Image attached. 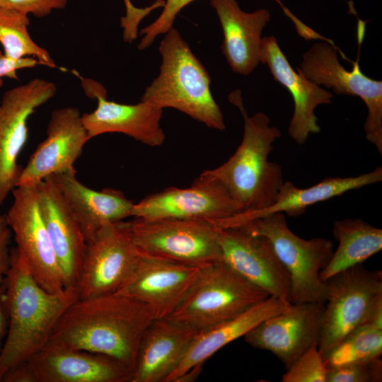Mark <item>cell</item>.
<instances>
[{
    "mask_svg": "<svg viewBox=\"0 0 382 382\" xmlns=\"http://www.w3.org/2000/svg\"><path fill=\"white\" fill-rule=\"evenodd\" d=\"M28 15L0 6V44L4 54L13 59L33 57L40 65L56 66L49 52L39 46L28 33Z\"/></svg>",
    "mask_w": 382,
    "mask_h": 382,
    "instance_id": "obj_28",
    "label": "cell"
},
{
    "mask_svg": "<svg viewBox=\"0 0 382 382\" xmlns=\"http://www.w3.org/2000/svg\"><path fill=\"white\" fill-rule=\"evenodd\" d=\"M141 257L128 221L103 226L86 243L76 285L79 298L117 292L131 277Z\"/></svg>",
    "mask_w": 382,
    "mask_h": 382,
    "instance_id": "obj_9",
    "label": "cell"
},
{
    "mask_svg": "<svg viewBox=\"0 0 382 382\" xmlns=\"http://www.w3.org/2000/svg\"><path fill=\"white\" fill-rule=\"evenodd\" d=\"M218 243L228 267L270 296L291 303L289 273L266 238L238 227L219 228Z\"/></svg>",
    "mask_w": 382,
    "mask_h": 382,
    "instance_id": "obj_14",
    "label": "cell"
},
{
    "mask_svg": "<svg viewBox=\"0 0 382 382\" xmlns=\"http://www.w3.org/2000/svg\"><path fill=\"white\" fill-rule=\"evenodd\" d=\"M128 224L133 242L143 255L199 267L221 260L219 228L213 221L134 218Z\"/></svg>",
    "mask_w": 382,
    "mask_h": 382,
    "instance_id": "obj_8",
    "label": "cell"
},
{
    "mask_svg": "<svg viewBox=\"0 0 382 382\" xmlns=\"http://www.w3.org/2000/svg\"><path fill=\"white\" fill-rule=\"evenodd\" d=\"M327 371L318 344L315 343L286 369L282 381L325 382Z\"/></svg>",
    "mask_w": 382,
    "mask_h": 382,
    "instance_id": "obj_30",
    "label": "cell"
},
{
    "mask_svg": "<svg viewBox=\"0 0 382 382\" xmlns=\"http://www.w3.org/2000/svg\"><path fill=\"white\" fill-rule=\"evenodd\" d=\"M69 0H0V6L42 18L52 11L64 9Z\"/></svg>",
    "mask_w": 382,
    "mask_h": 382,
    "instance_id": "obj_34",
    "label": "cell"
},
{
    "mask_svg": "<svg viewBox=\"0 0 382 382\" xmlns=\"http://www.w3.org/2000/svg\"><path fill=\"white\" fill-rule=\"evenodd\" d=\"M11 238L12 231L4 216L0 221V286L4 283L11 266V249H9Z\"/></svg>",
    "mask_w": 382,
    "mask_h": 382,
    "instance_id": "obj_36",
    "label": "cell"
},
{
    "mask_svg": "<svg viewBox=\"0 0 382 382\" xmlns=\"http://www.w3.org/2000/svg\"><path fill=\"white\" fill-rule=\"evenodd\" d=\"M222 260L205 266L182 303L166 317L201 333L268 298Z\"/></svg>",
    "mask_w": 382,
    "mask_h": 382,
    "instance_id": "obj_6",
    "label": "cell"
},
{
    "mask_svg": "<svg viewBox=\"0 0 382 382\" xmlns=\"http://www.w3.org/2000/svg\"><path fill=\"white\" fill-rule=\"evenodd\" d=\"M36 187L41 214L62 271L64 286H76L86 248L81 228L50 176Z\"/></svg>",
    "mask_w": 382,
    "mask_h": 382,
    "instance_id": "obj_21",
    "label": "cell"
},
{
    "mask_svg": "<svg viewBox=\"0 0 382 382\" xmlns=\"http://www.w3.org/2000/svg\"><path fill=\"white\" fill-rule=\"evenodd\" d=\"M382 180V168L354 177H335L323 179L306 188L296 187L291 181L282 185L274 201L267 207L251 212H241L216 222L219 228L235 227L245 222L274 213L298 216L315 204L340 196L349 191L377 183Z\"/></svg>",
    "mask_w": 382,
    "mask_h": 382,
    "instance_id": "obj_25",
    "label": "cell"
},
{
    "mask_svg": "<svg viewBox=\"0 0 382 382\" xmlns=\"http://www.w3.org/2000/svg\"><path fill=\"white\" fill-rule=\"evenodd\" d=\"M318 350L322 357L357 328L382 313V272L361 264L351 267L325 281Z\"/></svg>",
    "mask_w": 382,
    "mask_h": 382,
    "instance_id": "obj_7",
    "label": "cell"
},
{
    "mask_svg": "<svg viewBox=\"0 0 382 382\" xmlns=\"http://www.w3.org/2000/svg\"><path fill=\"white\" fill-rule=\"evenodd\" d=\"M238 227L253 235L266 238L289 273L291 303H318L327 300V286L320 272L333 253L332 242L318 237L306 240L287 225L284 213H274L245 222Z\"/></svg>",
    "mask_w": 382,
    "mask_h": 382,
    "instance_id": "obj_5",
    "label": "cell"
},
{
    "mask_svg": "<svg viewBox=\"0 0 382 382\" xmlns=\"http://www.w3.org/2000/svg\"><path fill=\"white\" fill-rule=\"evenodd\" d=\"M46 133L21 169L16 187L36 186L53 175L76 173L74 163L91 139L79 110L69 106L52 111Z\"/></svg>",
    "mask_w": 382,
    "mask_h": 382,
    "instance_id": "obj_15",
    "label": "cell"
},
{
    "mask_svg": "<svg viewBox=\"0 0 382 382\" xmlns=\"http://www.w3.org/2000/svg\"><path fill=\"white\" fill-rule=\"evenodd\" d=\"M291 303L270 296L248 310L213 328L199 333L177 369L166 382H180L192 369L230 342L244 337L264 320L286 311Z\"/></svg>",
    "mask_w": 382,
    "mask_h": 382,
    "instance_id": "obj_26",
    "label": "cell"
},
{
    "mask_svg": "<svg viewBox=\"0 0 382 382\" xmlns=\"http://www.w3.org/2000/svg\"><path fill=\"white\" fill-rule=\"evenodd\" d=\"M8 323L6 286L4 283L0 286V352L6 336Z\"/></svg>",
    "mask_w": 382,
    "mask_h": 382,
    "instance_id": "obj_38",
    "label": "cell"
},
{
    "mask_svg": "<svg viewBox=\"0 0 382 382\" xmlns=\"http://www.w3.org/2000/svg\"><path fill=\"white\" fill-rule=\"evenodd\" d=\"M57 92L50 81L33 79L6 91L0 99V206L16 187L18 158L28 139V120Z\"/></svg>",
    "mask_w": 382,
    "mask_h": 382,
    "instance_id": "obj_13",
    "label": "cell"
},
{
    "mask_svg": "<svg viewBox=\"0 0 382 382\" xmlns=\"http://www.w3.org/2000/svg\"><path fill=\"white\" fill-rule=\"evenodd\" d=\"M260 61L267 65L274 79L291 95L294 113L288 134L298 144H303L309 134L320 131L315 109L330 103L333 95L306 78L298 68L294 71L274 36L262 37Z\"/></svg>",
    "mask_w": 382,
    "mask_h": 382,
    "instance_id": "obj_20",
    "label": "cell"
},
{
    "mask_svg": "<svg viewBox=\"0 0 382 382\" xmlns=\"http://www.w3.org/2000/svg\"><path fill=\"white\" fill-rule=\"evenodd\" d=\"M4 215H1L0 214V221H2V219H4Z\"/></svg>",
    "mask_w": 382,
    "mask_h": 382,
    "instance_id": "obj_40",
    "label": "cell"
},
{
    "mask_svg": "<svg viewBox=\"0 0 382 382\" xmlns=\"http://www.w3.org/2000/svg\"><path fill=\"white\" fill-rule=\"evenodd\" d=\"M221 23V50L231 70L247 76L260 63L262 33L270 20V11L260 8L245 12L236 0H210Z\"/></svg>",
    "mask_w": 382,
    "mask_h": 382,
    "instance_id": "obj_23",
    "label": "cell"
},
{
    "mask_svg": "<svg viewBox=\"0 0 382 382\" xmlns=\"http://www.w3.org/2000/svg\"><path fill=\"white\" fill-rule=\"evenodd\" d=\"M40 64L38 61L33 57H25L21 59H13L6 57L0 50V88L3 85L2 79L4 77L18 79L17 71L22 69L32 68Z\"/></svg>",
    "mask_w": 382,
    "mask_h": 382,
    "instance_id": "obj_35",
    "label": "cell"
},
{
    "mask_svg": "<svg viewBox=\"0 0 382 382\" xmlns=\"http://www.w3.org/2000/svg\"><path fill=\"white\" fill-rule=\"evenodd\" d=\"M1 382H36L35 377L28 361L8 370Z\"/></svg>",
    "mask_w": 382,
    "mask_h": 382,
    "instance_id": "obj_37",
    "label": "cell"
},
{
    "mask_svg": "<svg viewBox=\"0 0 382 382\" xmlns=\"http://www.w3.org/2000/svg\"><path fill=\"white\" fill-rule=\"evenodd\" d=\"M28 362L36 382H131L132 376L112 357L50 342Z\"/></svg>",
    "mask_w": 382,
    "mask_h": 382,
    "instance_id": "obj_18",
    "label": "cell"
},
{
    "mask_svg": "<svg viewBox=\"0 0 382 382\" xmlns=\"http://www.w3.org/2000/svg\"><path fill=\"white\" fill-rule=\"evenodd\" d=\"M4 279L8 323L0 352V382L10 369L28 361L50 341L64 311L79 298L76 286L51 293L41 287L16 248Z\"/></svg>",
    "mask_w": 382,
    "mask_h": 382,
    "instance_id": "obj_2",
    "label": "cell"
},
{
    "mask_svg": "<svg viewBox=\"0 0 382 382\" xmlns=\"http://www.w3.org/2000/svg\"><path fill=\"white\" fill-rule=\"evenodd\" d=\"M324 305L291 303L286 311L260 323L243 338L253 347L272 353L288 369L312 345H318Z\"/></svg>",
    "mask_w": 382,
    "mask_h": 382,
    "instance_id": "obj_16",
    "label": "cell"
},
{
    "mask_svg": "<svg viewBox=\"0 0 382 382\" xmlns=\"http://www.w3.org/2000/svg\"><path fill=\"white\" fill-rule=\"evenodd\" d=\"M337 49L327 41L314 43L303 55L299 71L321 86L332 88L337 95L358 96L365 103L367 117L364 123L366 139L382 154V81L371 79L361 70L359 60L352 70L339 62Z\"/></svg>",
    "mask_w": 382,
    "mask_h": 382,
    "instance_id": "obj_10",
    "label": "cell"
},
{
    "mask_svg": "<svg viewBox=\"0 0 382 382\" xmlns=\"http://www.w3.org/2000/svg\"><path fill=\"white\" fill-rule=\"evenodd\" d=\"M332 234L338 246L320 272L324 282L341 271L362 264L382 248V230L360 219L335 221Z\"/></svg>",
    "mask_w": 382,
    "mask_h": 382,
    "instance_id": "obj_27",
    "label": "cell"
},
{
    "mask_svg": "<svg viewBox=\"0 0 382 382\" xmlns=\"http://www.w3.org/2000/svg\"><path fill=\"white\" fill-rule=\"evenodd\" d=\"M86 93L97 100L91 112L82 115V120L90 139L106 133H121L150 146H159L165 140L160 125L163 110L145 101L122 104L107 99L105 89L91 81Z\"/></svg>",
    "mask_w": 382,
    "mask_h": 382,
    "instance_id": "obj_19",
    "label": "cell"
},
{
    "mask_svg": "<svg viewBox=\"0 0 382 382\" xmlns=\"http://www.w3.org/2000/svg\"><path fill=\"white\" fill-rule=\"evenodd\" d=\"M228 100L240 110L244 119L241 143L227 161L202 173L227 190L241 207V212L259 211L273 203L284 182L281 166L268 160L281 132L270 125L266 114L258 112L248 116L241 90L230 93Z\"/></svg>",
    "mask_w": 382,
    "mask_h": 382,
    "instance_id": "obj_3",
    "label": "cell"
},
{
    "mask_svg": "<svg viewBox=\"0 0 382 382\" xmlns=\"http://www.w3.org/2000/svg\"><path fill=\"white\" fill-rule=\"evenodd\" d=\"M382 379L381 357L328 368L325 382H379Z\"/></svg>",
    "mask_w": 382,
    "mask_h": 382,
    "instance_id": "obj_31",
    "label": "cell"
},
{
    "mask_svg": "<svg viewBox=\"0 0 382 382\" xmlns=\"http://www.w3.org/2000/svg\"><path fill=\"white\" fill-rule=\"evenodd\" d=\"M199 334L168 318H155L141 337L131 382H166Z\"/></svg>",
    "mask_w": 382,
    "mask_h": 382,
    "instance_id": "obj_22",
    "label": "cell"
},
{
    "mask_svg": "<svg viewBox=\"0 0 382 382\" xmlns=\"http://www.w3.org/2000/svg\"><path fill=\"white\" fill-rule=\"evenodd\" d=\"M382 317L363 323L323 357L327 368L381 357Z\"/></svg>",
    "mask_w": 382,
    "mask_h": 382,
    "instance_id": "obj_29",
    "label": "cell"
},
{
    "mask_svg": "<svg viewBox=\"0 0 382 382\" xmlns=\"http://www.w3.org/2000/svg\"><path fill=\"white\" fill-rule=\"evenodd\" d=\"M12 194L13 203L4 216L16 250L41 287L51 293L62 291L63 276L41 214L37 187H16Z\"/></svg>",
    "mask_w": 382,
    "mask_h": 382,
    "instance_id": "obj_11",
    "label": "cell"
},
{
    "mask_svg": "<svg viewBox=\"0 0 382 382\" xmlns=\"http://www.w3.org/2000/svg\"><path fill=\"white\" fill-rule=\"evenodd\" d=\"M195 0H165L163 11L150 25L139 31L142 36L137 48L140 50L148 48L154 42L156 37L166 34L173 27L177 15L187 5Z\"/></svg>",
    "mask_w": 382,
    "mask_h": 382,
    "instance_id": "obj_32",
    "label": "cell"
},
{
    "mask_svg": "<svg viewBox=\"0 0 382 382\" xmlns=\"http://www.w3.org/2000/svg\"><path fill=\"white\" fill-rule=\"evenodd\" d=\"M160 71L141 98L161 109H176L207 127L226 128L223 114L212 96L211 78L187 42L173 27L159 45Z\"/></svg>",
    "mask_w": 382,
    "mask_h": 382,
    "instance_id": "obj_4",
    "label": "cell"
},
{
    "mask_svg": "<svg viewBox=\"0 0 382 382\" xmlns=\"http://www.w3.org/2000/svg\"><path fill=\"white\" fill-rule=\"evenodd\" d=\"M204 267L141 255L135 271L117 293L146 304L156 318H166L185 299Z\"/></svg>",
    "mask_w": 382,
    "mask_h": 382,
    "instance_id": "obj_17",
    "label": "cell"
},
{
    "mask_svg": "<svg viewBox=\"0 0 382 382\" xmlns=\"http://www.w3.org/2000/svg\"><path fill=\"white\" fill-rule=\"evenodd\" d=\"M126 13L120 20L123 29L122 37L125 42L131 43L137 39L138 27L144 18L157 8L163 7L165 0H156L151 5L144 8L134 6L131 0H124Z\"/></svg>",
    "mask_w": 382,
    "mask_h": 382,
    "instance_id": "obj_33",
    "label": "cell"
},
{
    "mask_svg": "<svg viewBox=\"0 0 382 382\" xmlns=\"http://www.w3.org/2000/svg\"><path fill=\"white\" fill-rule=\"evenodd\" d=\"M241 212V207L219 181L202 173L189 187L166 188L134 203L131 216L216 222Z\"/></svg>",
    "mask_w": 382,
    "mask_h": 382,
    "instance_id": "obj_12",
    "label": "cell"
},
{
    "mask_svg": "<svg viewBox=\"0 0 382 382\" xmlns=\"http://www.w3.org/2000/svg\"><path fill=\"white\" fill-rule=\"evenodd\" d=\"M276 1L278 2V4L281 6L285 14L288 16L295 23L298 33L301 36H302L305 39L324 40L325 41L334 44L330 40L322 37L318 33L314 32L308 27L305 25L303 23H301L297 18L294 16V14H292V13L290 12L288 8L284 6V5L281 3L280 0H276Z\"/></svg>",
    "mask_w": 382,
    "mask_h": 382,
    "instance_id": "obj_39",
    "label": "cell"
},
{
    "mask_svg": "<svg viewBox=\"0 0 382 382\" xmlns=\"http://www.w3.org/2000/svg\"><path fill=\"white\" fill-rule=\"evenodd\" d=\"M50 177L75 216L86 243L103 226L131 216L134 202L120 190L91 189L76 178V173Z\"/></svg>",
    "mask_w": 382,
    "mask_h": 382,
    "instance_id": "obj_24",
    "label": "cell"
},
{
    "mask_svg": "<svg viewBox=\"0 0 382 382\" xmlns=\"http://www.w3.org/2000/svg\"><path fill=\"white\" fill-rule=\"evenodd\" d=\"M155 318L146 304L117 292L79 298L61 316L49 342L112 357L133 371L141 337Z\"/></svg>",
    "mask_w": 382,
    "mask_h": 382,
    "instance_id": "obj_1",
    "label": "cell"
}]
</instances>
